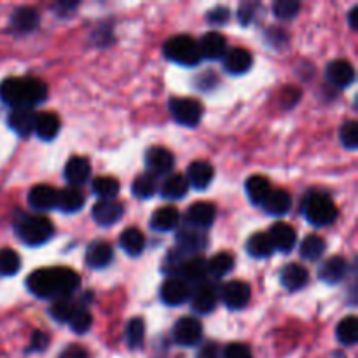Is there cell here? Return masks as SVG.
<instances>
[{
  "mask_svg": "<svg viewBox=\"0 0 358 358\" xmlns=\"http://www.w3.org/2000/svg\"><path fill=\"white\" fill-rule=\"evenodd\" d=\"M252 63H254V59H252L250 51H247V49H243V48L229 49V51H227L222 58L224 70L229 73H233V76H241V73H247L248 70H250Z\"/></svg>",
  "mask_w": 358,
  "mask_h": 358,
  "instance_id": "15",
  "label": "cell"
},
{
  "mask_svg": "<svg viewBox=\"0 0 358 358\" xmlns=\"http://www.w3.org/2000/svg\"><path fill=\"white\" fill-rule=\"evenodd\" d=\"M257 9H259L257 2H243V3H241L240 9H238V20H240V23L243 24V27L250 24L252 21H254Z\"/></svg>",
  "mask_w": 358,
  "mask_h": 358,
  "instance_id": "48",
  "label": "cell"
},
{
  "mask_svg": "<svg viewBox=\"0 0 358 358\" xmlns=\"http://www.w3.org/2000/svg\"><path fill=\"white\" fill-rule=\"evenodd\" d=\"M21 268V259L13 248L0 250V276H14Z\"/></svg>",
  "mask_w": 358,
  "mask_h": 358,
  "instance_id": "42",
  "label": "cell"
},
{
  "mask_svg": "<svg viewBox=\"0 0 358 358\" xmlns=\"http://www.w3.org/2000/svg\"><path fill=\"white\" fill-rule=\"evenodd\" d=\"M59 126H62V121L55 112H41L35 117L34 133L44 142H49V140L56 138V135L59 133Z\"/></svg>",
  "mask_w": 358,
  "mask_h": 358,
  "instance_id": "27",
  "label": "cell"
},
{
  "mask_svg": "<svg viewBox=\"0 0 358 358\" xmlns=\"http://www.w3.org/2000/svg\"><path fill=\"white\" fill-rule=\"evenodd\" d=\"M91 324H93V317H91L90 311L83 306L77 308V311L73 313V317L70 318L69 322L70 329H72L76 334H84V332L90 331Z\"/></svg>",
  "mask_w": 358,
  "mask_h": 358,
  "instance_id": "45",
  "label": "cell"
},
{
  "mask_svg": "<svg viewBox=\"0 0 358 358\" xmlns=\"http://www.w3.org/2000/svg\"><path fill=\"white\" fill-rule=\"evenodd\" d=\"M86 203V196L77 187H66L58 191V199H56V208L62 210L63 213H76Z\"/></svg>",
  "mask_w": 358,
  "mask_h": 358,
  "instance_id": "31",
  "label": "cell"
},
{
  "mask_svg": "<svg viewBox=\"0 0 358 358\" xmlns=\"http://www.w3.org/2000/svg\"><path fill=\"white\" fill-rule=\"evenodd\" d=\"M206 275H208L206 261L203 257H199V255L185 259L180 271H178V276L182 280H185L187 283H198V285L199 283H205Z\"/></svg>",
  "mask_w": 358,
  "mask_h": 358,
  "instance_id": "28",
  "label": "cell"
},
{
  "mask_svg": "<svg viewBox=\"0 0 358 358\" xmlns=\"http://www.w3.org/2000/svg\"><path fill=\"white\" fill-rule=\"evenodd\" d=\"M41 23V14L34 9V7H17L13 13L10 17V27L13 30L20 31V34H28V31H34L35 28Z\"/></svg>",
  "mask_w": 358,
  "mask_h": 358,
  "instance_id": "25",
  "label": "cell"
},
{
  "mask_svg": "<svg viewBox=\"0 0 358 358\" xmlns=\"http://www.w3.org/2000/svg\"><path fill=\"white\" fill-rule=\"evenodd\" d=\"M171 117L182 126H196L203 117V105L194 98H171L168 103Z\"/></svg>",
  "mask_w": 358,
  "mask_h": 358,
  "instance_id": "6",
  "label": "cell"
},
{
  "mask_svg": "<svg viewBox=\"0 0 358 358\" xmlns=\"http://www.w3.org/2000/svg\"><path fill=\"white\" fill-rule=\"evenodd\" d=\"M79 275L73 269L63 266L37 269L27 280L28 290L41 299H69L79 289Z\"/></svg>",
  "mask_w": 358,
  "mask_h": 358,
  "instance_id": "1",
  "label": "cell"
},
{
  "mask_svg": "<svg viewBox=\"0 0 358 358\" xmlns=\"http://www.w3.org/2000/svg\"><path fill=\"white\" fill-rule=\"evenodd\" d=\"M198 45L199 52H201V58L206 59H220L227 52L226 37L222 34H219V31H208V34H205L199 38Z\"/></svg>",
  "mask_w": 358,
  "mask_h": 358,
  "instance_id": "17",
  "label": "cell"
},
{
  "mask_svg": "<svg viewBox=\"0 0 358 358\" xmlns=\"http://www.w3.org/2000/svg\"><path fill=\"white\" fill-rule=\"evenodd\" d=\"M59 358H90V355H87V352L84 348L73 345V346H69V348L59 355Z\"/></svg>",
  "mask_w": 358,
  "mask_h": 358,
  "instance_id": "53",
  "label": "cell"
},
{
  "mask_svg": "<svg viewBox=\"0 0 358 358\" xmlns=\"http://www.w3.org/2000/svg\"><path fill=\"white\" fill-rule=\"evenodd\" d=\"M145 164L150 175H166L173 170L175 157L164 147H150L145 152Z\"/></svg>",
  "mask_w": 358,
  "mask_h": 358,
  "instance_id": "11",
  "label": "cell"
},
{
  "mask_svg": "<svg viewBox=\"0 0 358 358\" xmlns=\"http://www.w3.org/2000/svg\"><path fill=\"white\" fill-rule=\"evenodd\" d=\"M348 21H350V27H352V30H358V7H353V9L350 10Z\"/></svg>",
  "mask_w": 358,
  "mask_h": 358,
  "instance_id": "54",
  "label": "cell"
},
{
  "mask_svg": "<svg viewBox=\"0 0 358 358\" xmlns=\"http://www.w3.org/2000/svg\"><path fill=\"white\" fill-rule=\"evenodd\" d=\"M245 189H247L248 198H250V201L254 203V205H262V201H264L269 196V192L273 191L269 180L266 177H262V175H252L250 178H247Z\"/></svg>",
  "mask_w": 358,
  "mask_h": 358,
  "instance_id": "33",
  "label": "cell"
},
{
  "mask_svg": "<svg viewBox=\"0 0 358 358\" xmlns=\"http://www.w3.org/2000/svg\"><path fill=\"white\" fill-rule=\"evenodd\" d=\"M301 3L297 0H278V2L273 3V13L278 20L289 21L299 14Z\"/></svg>",
  "mask_w": 358,
  "mask_h": 358,
  "instance_id": "44",
  "label": "cell"
},
{
  "mask_svg": "<svg viewBox=\"0 0 358 358\" xmlns=\"http://www.w3.org/2000/svg\"><path fill=\"white\" fill-rule=\"evenodd\" d=\"M325 247L327 245H325L324 238L317 236V234H310L301 243V257L306 259V261H317L324 255Z\"/></svg>",
  "mask_w": 358,
  "mask_h": 358,
  "instance_id": "37",
  "label": "cell"
},
{
  "mask_svg": "<svg viewBox=\"0 0 358 358\" xmlns=\"http://www.w3.org/2000/svg\"><path fill=\"white\" fill-rule=\"evenodd\" d=\"M93 192L100 199H114L119 192V182L114 177H96L93 180Z\"/></svg>",
  "mask_w": 358,
  "mask_h": 358,
  "instance_id": "41",
  "label": "cell"
},
{
  "mask_svg": "<svg viewBox=\"0 0 358 358\" xmlns=\"http://www.w3.org/2000/svg\"><path fill=\"white\" fill-rule=\"evenodd\" d=\"M308 280H310V273L301 264L285 266L280 275V282L289 292H297V290L304 289L308 285Z\"/></svg>",
  "mask_w": 358,
  "mask_h": 358,
  "instance_id": "24",
  "label": "cell"
},
{
  "mask_svg": "<svg viewBox=\"0 0 358 358\" xmlns=\"http://www.w3.org/2000/svg\"><path fill=\"white\" fill-rule=\"evenodd\" d=\"M269 241L273 245V250H278L287 254L294 248L297 240V233L290 224L287 222H276L269 227V233H268Z\"/></svg>",
  "mask_w": 358,
  "mask_h": 358,
  "instance_id": "12",
  "label": "cell"
},
{
  "mask_svg": "<svg viewBox=\"0 0 358 358\" xmlns=\"http://www.w3.org/2000/svg\"><path fill=\"white\" fill-rule=\"evenodd\" d=\"M303 212L308 222L317 227L331 226L338 219V206L334 205L331 198L322 194L308 196Z\"/></svg>",
  "mask_w": 358,
  "mask_h": 358,
  "instance_id": "5",
  "label": "cell"
},
{
  "mask_svg": "<svg viewBox=\"0 0 358 358\" xmlns=\"http://www.w3.org/2000/svg\"><path fill=\"white\" fill-rule=\"evenodd\" d=\"M206 268H208L210 275L220 278V276H226L227 273L233 271L234 257L231 254H227V252H222V254L213 255V257L206 262Z\"/></svg>",
  "mask_w": 358,
  "mask_h": 358,
  "instance_id": "39",
  "label": "cell"
},
{
  "mask_svg": "<svg viewBox=\"0 0 358 358\" xmlns=\"http://www.w3.org/2000/svg\"><path fill=\"white\" fill-rule=\"evenodd\" d=\"M35 117H37V114L31 108H13V112L7 117V124L16 135L28 136L30 133H34Z\"/></svg>",
  "mask_w": 358,
  "mask_h": 358,
  "instance_id": "21",
  "label": "cell"
},
{
  "mask_svg": "<svg viewBox=\"0 0 358 358\" xmlns=\"http://www.w3.org/2000/svg\"><path fill=\"white\" fill-rule=\"evenodd\" d=\"M229 17H231V10L227 9V7H222V6L213 7V9L206 14V20H208V23L219 24V27L220 24H226L227 21H229Z\"/></svg>",
  "mask_w": 358,
  "mask_h": 358,
  "instance_id": "49",
  "label": "cell"
},
{
  "mask_svg": "<svg viewBox=\"0 0 358 358\" xmlns=\"http://www.w3.org/2000/svg\"><path fill=\"white\" fill-rule=\"evenodd\" d=\"M327 80L336 87H348L355 80V69L346 59H334L327 65Z\"/></svg>",
  "mask_w": 358,
  "mask_h": 358,
  "instance_id": "16",
  "label": "cell"
},
{
  "mask_svg": "<svg viewBox=\"0 0 358 358\" xmlns=\"http://www.w3.org/2000/svg\"><path fill=\"white\" fill-rule=\"evenodd\" d=\"M247 252L255 259H266L273 254V245L269 241L268 234L255 233L248 238L247 241Z\"/></svg>",
  "mask_w": 358,
  "mask_h": 358,
  "instance_id": "35",
  "label": "cell"
},
{
  "mask_svg": "<svg viewBox=\"0 0 358 358\" xmlns=\"http://www.w3.org/2000/svg\"><path fill=\"white\" fill-rule=\"evenodd\" d=\"M49 345V338L41 331H35L31 334V341H30V350L31 352H44Z\"/></svg>",
  "mask_w": 358,
  "mask_h": 358,
  "instance_id": "51",
  "label": "cell"
},
{
  "mask_svg": "<svg viewBox=\"0 0 358 358\" xmlns=\"http://www.w3.org/2000/svg\"><path fill=\"white\" fill-rule=\"evenodd\" d=\"M143 338H145V325H143L142 318H131L126 327V341L131 350H138L143 345Z\"/></svg>",
  "mask_w": 358,
  "mask_h": 358,
  "instance_id": "43",
  "label": "cell"
},
{
  "mask_svg": "<svg viewBox=\"0 0 358 358\" xmlns=\"http://www.w3.org/2000/svg\"><path fill=\"white\" fill-rule=\"evenodd\" d=\"M185 261V254L180 252L178 248H173V250L168 252L166 259L163 261V271L168 273L170 276H178V271H180L182 264Z\"/></svg>",
  "mask_w": 358,
  "mask_h": 358,
  "instance_id": "46",
  "label": "cell"
},
{
  "mask_svg": "<svg viewBox=\"0 0 358 358\" xmlns=\"http://www.w3.org/2000/svg\"><path fill=\"white\" fill-rule=\"evenodd\" d=\"M215 206L206 201H196L187 208V222L194 229H205L210 227L215 220Z\"/></svg>",
  "mask_w": 358,
  "mask_h": 358,
  "instance_id": "14",
  "label": "cell"
},
{
  "mask_svg": "<svg viewBox=\"0 0 358 358\" xmlns=\"http://www.w3.org/2000/svg\"><path fill=\"white\" fill-rule=\"evenodd\" d=\"M163 52L170 62L184 66H196L201 62V52L196 38L191 35H175L163 45Z\"/></svg>",
  "mask_w": 358,
  "mask_h": 358,
  "instance_id": "4",
  "label": "cell"
},
{
  "mask_svg": "<svg viewBox=\"0 0 358 358\" xmlns=\"http://www.w3.org/2000/svg\"><path fill=\"white\" fill-rule=\"evenodd\" d=\"M187 184L191 187L203 191L208 187L213 180V166L206 161H194L187 166V177H185Z\"/></svg>",
  "mask_w": 358,
  "mask_h": 358,
  "instance_id": "23",
  "label": "cell"
},
{
  "mask_svg": "<svg viewBox=\"0 0 358 358\" xmlns=\"http://www.w3.org/2000/svg\"><path fill=\"white\" fill-rule=\"evenodd\" d=\"M336 336L338 341L345 346H353L358 341V322L355 317L343 318L336 329Z\"/></svg>",
  "mask_w": 358,
  "mask_h": 358,
  "instance_id": "36",
  "label": "cell"
},
{
  "mask_svg": "<svg viewBox=\"0 0 358 358\" xmlns=\"http://www.w3.org/2000/svg\"><path fill=\"white\" fill-rule=\"evenodd\" d=\"M124 215V206L115 199H100L91 210V217L98 226H114Z\"/></svg>",
  "mask_w": 358,
  "mask_h": 358,
  "instance_id": "10",
  "label": "cell"
},
{
  "mask_svg": "<svg viewBox=\"0 0 358 358\" xmlns=\"http://www.w3.org/2000/svg\"><path fill=\"white\" fill-rule=\"evenodd\" d=\"M203 327L196 318L184 317L173 325V341L180 346H194L201 341Z\"/></svg>",
  "mask_w": 358,
  "mask_h": 358,
  "instance_id": "8",
  "label": "cell"
},
{
  "mask_svg": "<svg viewBox=\"0 0 358 358\" xmlns=\"http://www.w3.org/2000/svg\"><path fill=\"white\" fill-rule=\"evenodd\" d=\"M79 306L80 304L73 303V301H70V299L55 301L51 306V310H49V313H51V317L55 318L56 322H59V324H69L70 318L73 317V313H76L77 308Z\"/></svg>",
  "mask_w": 358,
  "mask_h": 358,
  "instance_id": "40",
  "label": "cell"
},
{
  "mask_svg": "<svg viewBox=\"0 0 358 358\" xmlns=\"http://www.w3.org/2000/svg\"><path fill=\"white\" fill-rule=\"evenodd\" d=\"M14 229L20 240L30 247L44 245L55 234V226L51 220L42 215H30V213H21L14 222Z\"/></svg>",
  "mask_w": 358,
  "mask_h": 358,
  "instance_id": "3",
  "label": "cell"
},
{
  "mask_svg": "<svg viewBox=\"0 0 358 358\" xmlns=\"http://www.w3.org/2000/svg\"><path fill=\"white\" fill-rule=\"evenodd\" d=\"M339 138L341 143L350 150H355L358 147V124L355 121H348L339 129Z\"/></svg>",
  "mask_w": 358,
  "mask_h": 358,
  "instance_id": "47",
  "label": "cell"
},
{
  "mask_svg": "<svg viewBox=\"0 0 358 358\" xmlns=\"http://www.w3.org/2000/svg\"><path fill=\"white\" fill-rule=\"evenodd\" d=\"M177 243L178 250L187 254H196V252L203 250L206 247V236L203 233H199L194 227H182L177 234Z\"/></svg>",
  "mask_w": 358,
  "mask_h": 358,
  "instance_id": "26",
  "label": "cell"
},
{
  "mask_svg": "<svg viewBox=\"0 0 358 358\" xmlns=\"http://www.w3.org/2000/svg\"><path fill=\"white\" fill-rule=\"evenodd\" d=\"M224 358H252V352L247 345L233 343V345H227L226 350H224Z\"/></svg>",
  "mask_w": 358,
  "mask_h": 358,
  "instance_id": "50",
  "label": "cell"
},
{
  "mask_svg": "<svg viewBox=\"0 0 358 358\" xmlns=\"http://www.w3.org/2000/svg\"><path fill=\"white\" fill-rule=\"evenodd\" d=\"M178 220V210L173 206H163V208H157L156 212L150 217V227L154 231H159V233H166V231L177 229Z\"/></svg>",
  "mask_w": 358,
  "mask_h": 358,
  "instance_id": "30",
  "label": "cell"
},
{
  "mask_svg": "<svg viewBox=\"0 0 358 358\" xmlns=\"http://www.w3.org/2000/svg\"><path fill=\"white\" fill-rule=\"evenodd\" d=\"M189 191V184L184 175H170L161 185V194L166 199H182Z\"/></svg>",
  "mask_w": 358,
  "mask_h": 358,
  "instance_id": "34",
  "label": "cell"
},
{
  "mask_svg": "<svg viewBox=\"0 0 358 358\" xmlns=\"http://www.w3.org/2000/svg\"><path fill=\"white\" fill-rule=\"evenodd\" d=\"M119 245H121L122 250L126 252L131 257H136L143 252L145 248V238H143L142 231L136 229V227H128L121 233L119 236Z\"/></svg>",
  "mask_w": 358,
  "mask_h": 358,
  "instance_id": "32",
  "label": "cell"
},
{
  "mask_svg": "<svg viewBox=\"0 0 358 358\" xmlns=\"http://www.w3.org/2000/svg\"><path fill=\"white\" fill-rule=\"evenodd\" d=\"M290 206H292V198L287 191H282V189H275V191L269 192L268 198L262 201V208L268 215H285L289 213Z\"/></svg>",
  "mask_w": 358,
  "mask_h": 358,
  "instance_id": "29",
  "label": "cell"
},
{
  "mask_svg": "<svg viewBox=\"0 0 358 358\" xmlns=\"http://www.w3.org/2000/svg\"><path fill=\"white\" fill-rule=\"evenodd\" d=\"M217 289L210 283H199L194 290L191 292V304H192V310L196 313H212L213 308L217 306Z\"/></svg>",
  "mask_w": 358,
  "mask_h": 358,
  "instance_id": "13",
  "label": "cell"
},
{
  "mask_svg": "<svg viewBox=\"0 0 358 358\" xmlns=\"http://www.w3.org/2000/svg\"><path fill=\"white\" fill-rule=\"evenodd\" d=\"M157 191V182L156 177L150 173H142L133 180L131 192L140 199H149L156 194Z\"/></svg>",
  "mask_w": 358,
  "mask_h": 358,
  "instance_id": "38",
  "label": "cell"
},
{
  "mask_svg": "<svg viewBox=\"0 0 358 358\" xmlns=\"http://www.w3.org/2000/svg\"><path fill=\"white\" fill-rule=\"evenodd\" d=\"M114 259V250L107 241H93L86 248V264L93 269H103Z\"/></svg>",
  "mask_w": 358,
  "mask_h": 358,
  "instance_id": "20",
  "label": "cell"
},
{
  "mask_svg": "<svg viewBox=\"0 0 358 358\" xmlns=\"http://www.w3.org/2000/svg\"><path fill=\"white\" fill-rule=\"evenodd\" d=\"M56 199H58V191L51 185H35L28 192V205L37 212L56 208Z\"/></svg>",
  "mask_w": 358,
  "mask_h": 358,
  "instance_id": "19",
  "label": "cell"
},
{
  "mask_svg": "<svg viewBox=\"0 0 358 358\" xmlns=\"http://www.w3.org/2000/svg\"><path fill=\"white\" fill-rule=\"evenodd\" d=\"M196 358H219V345L213 341L205 343V345L199 348Z\"/></svg>",
  "mask_w": 358,
  "mask_h": 358,
  "instance_id": "52",
  "label": "cell"
},
{
  "mask_svg": "<svg viewBox=\"0 0 358 358\" xmlns=\"http://www.w3.org/2000/svg\"><path fill=\"white\" fill-rule=\"evenodd\" d=\"M191 297V287L180 276H170L161 287V301L168 306H180Z\"/></svg>",
  "mask_w": 358,
  "mask_h": 358,
  "instance_id": "7",
  "label": "cell"
},
{
  "mask_svg": "<svg viewBox=\"0 0 358 358\" xmlns=\"http://www.w3.org/2000/svg\"><path fill=\"white\" fill-rule=\"evenodd\" d=\"M48 98V86L37 77H7L0 83V100L13 108H34Z\"/></svg>",
  "mask_w": 358,
  "mask_h": 358,
  "instance_id": "2",
  "label": "cell"
},
{
  "mask_svg": "<svg viewBox=\"0 0 358 358\" xmlns=\"http://www.w3.org/2000/svg\"><path fill=\"white\" fill-rule=\"evenodd\" d=\"M91 175V164L86 157L72 156L65 166V178L72 187L86 184Z\"/></svg>",
  "mask_w": 358,
  "mask_h": 358,
  "instance_id": "22",
  "label": "cell"
},
{
  "mask_svg": "<svg viewBox=\"0 0 358 358\" xmlns=\"http://www.w3.org/2000/svg\"><path fill=\"white\" fill-rule=\"evenodd\" d=\"M346 273H348V262H346V259L341 257V255H334V257L327 259L320 266L318 276H320L322 282L338 285V283H341L346 278Z\"/></svg>",
  "mask_w": 358,
  "mask_h": 358,
  "instance_id": "18",
  "label": "cell"
},
{
  "mask_svg": "<svg viewBox=\"0 0 358 358\" xmlns=\"http://www.w3.org/2000/svg\"><path fill=\"white\" fill-rule=\"evenodd\" d=\"M222 301L229 310H243L250 303V285L241 280H233L222 287Z\"/></svg>",
  "mask_w": 358,
  "mask_h": 358,
  "instance_id": "9",
  "label": "cell"
}]
</instances>
